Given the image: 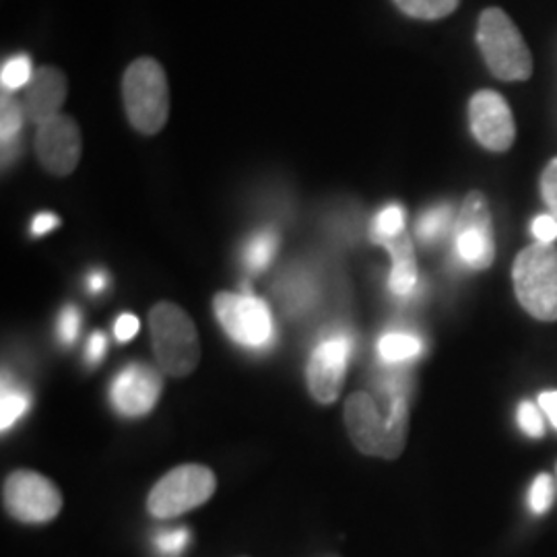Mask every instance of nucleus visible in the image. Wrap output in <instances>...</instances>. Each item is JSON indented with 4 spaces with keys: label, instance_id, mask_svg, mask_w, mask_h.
Masks as SVG:
<instances>
[{
    "label": "nucleus",
    "instance_id": "9d476101",
    "mask_svg": "<svg viewBox=\"0 0 557 557\" xmlns=\"http://www.w3.org/2000/svg\"><path fill=\"white\" fill-rule=\"evenodd\" d=\"M354 356V337L345 331L329 333L310 354L306 379L310 395L322 405L337 400L347 376L349 358Z\"/></svg>",
    "mask_w": 557,
    "mask_h": 557
},
{
    "label": "nucleus",
    "instance_id": "f8f14e48",
    "mask_svg": "<svg viewBox=\"0 0 557 557\" xmlns=\"http://www.w3.org/2000/svg\"><path fill=\"white\" fill-rule=\"evenodd\" d=\"M36 153L50 174H73L81 160V133L77 122L59 114L38 124Z\"/></svg>",
    "mask_w": 557,
    "mask_h": 557
},
{
    "label": "nucleus",
    "instance_id": "c85d7f7f",
    "mask_svg": "<svg viewBox=\"0 0 557 557\" xmlns=\"http://www.w3.org/2000/svg\"><path fill=\"white\" fill-rule=\"evenodd\" d=\"M533 236L539 244H554L557 239V220L554 215H539L533 221Z\"/></svg>",
    "mask_w": 557,
    "mask_h": 557
},
{
    "label": "nucleus",
    "instance_id": "aec40b11",
    "mask_svg": "<svg viewBox=\"0 0 557 557\" xmlns=\"http://www.w3.org/2000/svg\"><path fill=\"white\" fill-rule=\"evenodd\" d=\"M453 220H455V211L446 202L428 209L418 221L419 239L425 242V244L438 242L448 232V227L453 225Z\"/></svg>",
    "mask_w": 557,
    "mask_h": 557
},
{
    "label": "nucleus",
    "instance_id": "a878e982",
    "mask_svg": "<svg viewBox=\"0 0 557 557\" xmlns=\"http://www.w3.org/2000/svg\"><path fill=\"white\" fill-rule=\"evenodd\" d=\"M79 329V308H77V306H73V304L64 306V308L60 310L59 322H57V335H59L60 343H62L64 347H71V345L77 341Z\"/></svg>",
    "mask_w": 557,
    "mask_h": 557
},
{
    "label": "nucleus",
    "instance_id": "7c9ffc66",
    "mask_svg": "<svg viewBox=\"0 0 557 557\" xmlns=\"http://www.w3.org/2000/svg\"><path fill=\"white\" fill-rule=\"evenodd\" d=\"M140 322L135 314H120V319L114 324V335L120 343H126L139 333Z\"/></svg>",
    "mask_w": 557,
    "mask_h": 557
},
{
    "label": "nucleus",
    "instance_id": "c756f323",
    "mask_svg": "<svg viewBox=\"0 0 557 557\" xmlns=\"http://www.w3.org/2000/svg\"><path fill=\"white\" fill-rule=\"evenodd\" d=\"M106 354H108V337L101 331H96L87 341V351H85L87 361L91 366H98L101 359L106 358Z\"/></svg>",
    "mask_w": 557,
    "mask_h": 557
},
{
    "label": "nucleus",
    "instance_id": "2f4dec72",
    "mask_svg": "<svg viewBox=\"0 0 557 557\" xmlns=\"http://www.w3.org/2000/svg\"><path fill=\"white\" fill-rule=\"evenodd\" d=\"M60 220L54 215V213H40V215H36L34 221H32V236H44V234H48V232H52L54 227H59Z\"/></svg>",
    "mask_w": 557,
    "mask_h": 557
},
{
    "label": "nucleus",
    "instance_id": "f257e3e1",
    "mask_svg": "<svg viewBox=\"0 0 557 557\" xmlns=\"http://www.w3.org/2000/svg\"><path fill=\"white\" fill-rule=\"evenodd\" d=\"M347 434L361 455L395 460L403 455L409 434V403L397 393L391 398L386 413L380 411L376 398L368 393H354L345 400Z\"/></svg>",
    "mask_w": 557,
    "mask_h": 557
},
{
    "label": "nucleus",
    "instance_id": "ddd939ff",
    "mask_svg": "<svg viewBox=\"0 0 557 557\" xmlns=\"http://www.w3.org/2000/svg\"><path fill=\"white\" fill-rule=\"evenodd\" d=\"M469 120L475 139L490 151H508L517 126L510 106L496 91H479L469 103Z\"/></svg>",
    "mask_w": 557,
    "mask_h": 557
},
{
    "label": "nucleus",
    "instance_id": "4be33fe9",
    "mask_svg": "<svg viewBox=\"0 0 557 557\" xmlns=\"http://www.w3.org/2000/svg\"><path fill=\"white\" fill-rule=\"evenodd\" d=\"M34 69H32V59L27 54H15L11 59L4 60L2 71H0V81H2V91H17L27 87L34 79Z\"/></svg>",
    "mask_w": 557,
    "mask_h": 557
},
{
    "label": "nucleus",
    "instance_id": "393cba45",
    "mask_svg": "<svg viewBox=\"0 0 557 557\" xmlns=\"http://www.w3.org/2000/svg\"><path fill=\"white\" fill-rule=\"evenodd\" d=\"M190 543V531L188 529H172L161 531L156 537V549L161 557H178Z\"/></svg>",
    "mask_w": 557,
    "mask_h": 557
},
{
    "label": "nucleus",
    "instance_id": "dca6fc26",
    "mask_svg": "<svg viewBox=\"0 0 557 557\" xmlns=\"http://www.w3.org/2000/svg\"><path fill=\"white\" fill-rule=\"evenodd\" d=\"M25 124V108L9 91H2L0 100V139H2V163H11L20 156L21 131Z\"/></svg>",
    "mask_w": 557,
    "mask_h": 557
},
{
    "label": "nucleus",
    "instance_id": "5701e85b",
    "mask_svg": "<svg viewBox=\"0 0 557 557\" xmlns=\"http://www.w3.org/2000/svg\"><path fill=\"white\" fill-rule=\"evenodd\" d=\"M398 9L416 20H442L450 15L460 0H395Z\"/></svg>",
    "mask_w": 557,
    "mask_h": 557
},
{
    "label": "nucleus",
    "instance_id": "bb28decb",
    "mask_svg": "<svg viewBox=\"0 0 557 557\" xmlns=\"http://www.w3.org/2000/svg\"><path fill=\"white\" fill-rule=\"evenodd\" d=\"M518 423L531 438H543L545 436V423L539 411L537 405L531 400H522L518 407Z\"/></svg>",
    "mask_w": 557,
    "mask_h": 557
},
{
    "label": "nucleus",
    "instance_id": "39448f33",
    "mask_svg": "<svg viewBox=\"0 0 557 557\" xmlns=\"http://www.w3.org/2000/svg\"><path fill=\"white\" fill-rule=\"evenodd\" d=\"M478 41L490 71L504 81H527L533 73V57L517 25L499 11L487 9L479 20Z\"/></svg>",
    "mask_w": 557,
    "mask_h": 557
},
{
    "label": "nucleus",
    "instance_id": "72a5a7b5",
    "mask_svg": "<svg viewBox=\"0 0 557 557\" xmlns=\"http://www.w3.org/2000/svg\"><path fill=\"white\" fill-rule=\"evenodd\" d=\"M108 273L106 271H91V275L87 278V285H89V292L91 294H101L106 287H108Z\"/></svg>",
    "mask_w": 557,
    "mask_h": 557
},
{
    "label": "nucleus",
    "instance_id": "9b49d317",
    "mask_svg": "<svg viewBox=\"0 0 557 557\" xmlns=\"http://www.w3.org/2000/svg\"><path fill=\"white\" fill-rule=\"evenodd\" d=\"M163 380L158 370L145 363H131L120 370L110 386V403L124 418H143L160 400Z\"/></svg>",
    "mask_w": 557,
    "mask_h": 557
},
{
    "label": "nucleus",
    "instance_id": "f704fd0d",
    "mask_svg": "<svg viewBox=\"0 0 557 557\" xmlns=\"http://www.w3.org/2000/svg\"><path fill=\"white\" fill-rule=\"evenodd\" d=\"M554 479H556V490H557V462H556V475H554Z\"/></svg>",
    "mask_w": 557,
    "mask_h": 557
},
{
    "label": "nucleus",
    "instance_id": "423d86ee",
    "mask_svg": "<svg viewBox=\"0 0 557 557\" xmlns=\"http://www.w3.org/2000/svg\"><path fill=\"white\" fill-rule=\"evenodd\" d=\"M218 490V479L209 467L180 465L153 485L147 498V510L153 518L182 517L207 504Z\"/></svg>",
    "mask_w": 557,
    "mask_h": 557
},
{
    "label": "nucleus",
    "instance_id": "20e7f679",
    "mask_svg": "<svg viewBox=\"0 0 557 557\" xmlns=\"http://www.w3.org/2000/svg\"><path fill=\"white\" fill-rule=\"evenodd\" d=\"M122 96L128 120L139 133H160L170 114V89L158 60H135L124 73Z\"/></svg>",
    "mask_w": 557,
    "mask_h": 557
},
{
    "label": "nucleus",
    "instance_id": "f03ea898",
    "mask_svg": "<svg viewBox=\"0 0 557 557\" xmlns=\"http://www.w3.org/2000/svg\"><path fill=\"white\" fill-rule=\"evenodd\" d=\"M153 354L174 379L190 376L200 361V341L193 319L172 301H160L149 314Z\"/></svg>",
    "mask_w": 557,
    "mask_h": 557
},
{
    "label": "nucleus",
    "instance_id": "a211bd4d",
    "mask_svg": "<svg viewBox=\"0 0 557 557\" xmlns=\"http://www.w3.org/2000/svg\"><path fill=\"white\" fill-rule=\"evenodd\" d=\"M29 407V395L11 376H2V393H0V430L7 432L20 421Z\"/></svg>",
    "mask_w": 557,
    "mask_h": 557
},
{
    "label": "nucleus",
    "instance_id": "f3484780",
    "mask_svg": "<svg viewBox=\"0 0 557 557\" xmlns=\"http://www.w3.org/2000/svg\"><path fill=\"white\" fill-rule=\"evenodd\" d=\"M278 236L275 230H260L246 242L242 260L252 273H262L277 255Z\"/></svg>",
    "mask_w": 557,
    "mask_h": 557
},
{
    "label": "nucleus",
    "instance_id": "473e14b6",
    "mask_svg": "<svg viewBox=\"0 0 557 557\" xmlns=\"http://www.w3.org/2000/svg\"><path fill=\"white\" fill-rule=\"evenodd\" d=\"M539 407L557 428V391H545L539 395Z\"/></svg>",
    "mask_w": 557,
    "mask_h": 557
},
{
    "label": "nucleus",
    "instance_id": "7ed1b4c3",
    "mask_svg": "<svg viewBox=\"0 0 557 557\" xmlns=\"http://www.w3.org/2000/svg\"><path fill=\"white\" fill-rule=\"evenodd\" d=\"M518 304L543 322L557 320V248L533 244L524 248L512 267Z\"/></svg>",
    "mask_w": 557,
    "mask_h": 557
},
{
    "label": "nucleus",
    "instance_id": "4468645a",
    "mask_svg": "<svg viewBox=\"0 0 557 557\" xmlns=\"http://www.w3.org/2000/svg\"><path fill=\"white\" fill-rule=\"evenodd\" d=\"M64 98H66L64 73L54 66H41L40 71H36L32 83L25 87L23 108L29 119L41 124L46 120L59 116Z\"/></svg>",
    "mask_w": 557,
    "mask_h": 557
},
{
    "label": "nucleus",
    "instance_id": "412c9836",
    "mask_svg": "<svg viewBox=\"0 0 557 557\" xmlns=\"http://www.w3.org/2000/svg\"><path fill=\"white\" fill-rule=\"evenodd\" d=\"M405 220L407 215L403 205L391 202L382 207L372 221V239L382 246L386 239L397 238L405 232Z\"/></svg>",
    "mask_w": 557,
    "mask_h": 557
},
{
    "label": "nucleus",
    "instance_id": "6ab92c4d",
    "mask_svg": "<svg viewBox=\"0 0 557 557\" xmlns=\"http://www.w3.org/2000/svg\"><path fill=\"white\" fill-rule=\"evenodd\" d=\"M423 349L421 338L409 333H386L379 341V356L386 363H403L418 358Z\"/></svg>",
    "mask_w": 557,
    "mask_h": 557
},
{
    "label": "nucleus",
    "instance_id": "6e6552de",
    "mask_svg": "<svg viewBox=\"0 0 557 557\" xmlns=\"http://www.w3.org/2000/svg\"><path fill=\"white\" fill-rule=\"evenodd\" d=\"M4 510L25 524H44L59 517L62 494L48 478L36 471L20 469L4 479L2 485Z\"/></svg>",
    "mask_w": 557,
    "mask_h": 557
},
{
    "label": "nucleus",
    "instance_id": "2eb2a0df",
    "mask_svg": "<svg viewBox=\"0 0 557 557\" xmlns=\"http://www.w3.org/2000/svg\"><path fill=\"white\" fill-rule=\"evenodd\" d=\"M382 246L388 250V255L393 259L388 287L395 296L405 298L418 285V260L413 252V242L407 236V232H403L397 238L386 239Z\"/></svg>",
    "mask_w": 557,
    "mask_h": 557
},
{
    "label": "nucleus",
    "instance_id": "0eeeda50",
    "mask_svg": "<svg viewBox=\"0 0 557 557\" xmlns=\"http://www.w3.org/2000/svg\"><path fill=\"white\" fill-rule=\"evenodd\" d=\"M213 310L223 331L242 347L264 351L275 343V320L264 299L221 292L213 298Z\"/></svg>",
    "mask_w": 557,
    "mask_h": 557
},
{
    "label": "nucleus",
    "instance_id": "1a4fd4ad",
    "mask_svg": "<svg viewBox=\"0 0 557 557\" xmlns=\"http://www.w3.org/2000/svg\"><path fill=\"white\" fill-rule=\"evenodd\" d=\"M455 257L467 269L483 271L496 257L494 225L487 199L481 193H469L455 221Z\"/></svg>",
    "mask_w": 557,
    "mask_h": 557
},
{
    "label": "nucleus",
    "instance_id": "cd10ccee",
    "mask_svg": "<svg viewBox=\"0 0 557 557\" xmlns=\"http://www.w3.org/2000/svg\"><path fill=\"white\" fill-rule=\"evenodd\" d=\"M541 193L557 220V158L549 161V165L545 168V172L541 176Z\"/></svg>",
    "mask_w": 557,
    "mask_h": 557
},
{
    "label": "nucleus",
    "instance_id": "b1692460",
    "mask_svg": "<svg viewBox=\"0 0 557 557\" xmlns=\"http://www.w3.org/2000/svg\"><path fill=\"white\" fill-rule=\"evenodd\" d=\"M556 479L547 473H541L533 481L531 485V492H529V508L533 510V515H545L552 506H554V499H556Z\"/></svg>",
    "mask_w": 557,
    "mask_h": 557
}]
</instances>
